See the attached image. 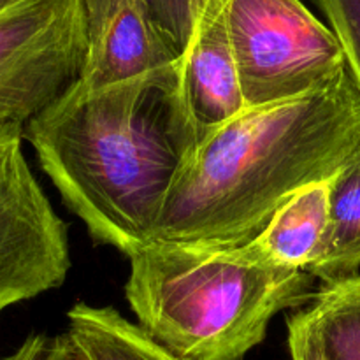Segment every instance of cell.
I'll list each match as a JSON object with an SVG mask.
<instances>
[{
  "label": "cell",
  "mask_w": 360,
  "mask_h": 360,
  "mask_svg": "<svg viewBox=\"0 0 360 360\" xmlns=\"http://www.w3.org/2000/svg\"><path fill=\"white\" fill-rule=\"evenodd\" d=\"M23 134L94 241L127 257L151 243L200 141L179 62L98 90L74 84L25 123Z\"/></svg>",
  "instance_id": "6da1fadb"
},
{
  "label": "cell",
  "mask_w": 360,
  "mask_h": 360,
  "mask_svg": "<svg viewBox=\"0 0 360 360\" xmlns=\"http://www.w3.org/2000/svg\"><path fill=\"white\" fill-rule=\"evenodd\" d=\"M359 148L360 90L347 63L315 90L248 108L200 139L151 241L202 250L248 245L288 199L330 181Z\"/></svg>",
  "instance_id": "7a4b0ae2"
},
{
  "label": "cell",
  "mask_w": 360,
  "mask_h": 360,
  "mask_svg": "<svg viewBox=\"0 0 360 360\" xmlns=\"http://www.w3.org/2000/svg\"><path fill=\"white\" fill-rule=\"evenodd\" d=\"M125 295L139 326L185 360H243L274 316L315 295V278L241 259L236 250L151 241L129 257Z\"/></svg>",
  "instance_id": "3957f363"
},
{
  "label": "cell",
  "mask_w": 360,
  "mask_h": 360,
  "mask_svg": "<svg viewBox=\"0 0 360 360\" xmlns=\"http://www.w3.org/2000/svg\"><path fill=\"white\" fill-rule=\"evenodd\" d=\"M246 108L301 97L336 76L343 46L299 0H225Z\"/></svg>",
  "instance_id": "277c9868"
},
{
  "label": "cell",
  "mask_w": 360,
  "mask_h": 360,
  "mask_svg": "<svg viewBox=\"0 0 360 360\" xmlns=\"http://www.w3.org/2000/svg\"><path fill=\"white\" fill-rule=\"evenodd\" d=\"M84 0H25L0 11V125L55 104L86 62Z\"/></svg>",
  "instance_id": "5b68a950"
},
{
  "label": "cell",
  "mask_w": 360,
  "mask_h": 360,
  "mask_svg": "<svg viewBox=\"0 0 360 360\" xmlns=\"http://www.w3.org/2000/svg\"><path fill=\"white\" fill-rule=\"evenodd\" d=\"M23 125H0V309L60 287L70 269L67 227L23 155Z\"/></svg>",
  "instance_id": "8992f818"
},
{
  "label": "cell",
  "mask_w": 360,
  "mask_h": 360,
  "mask_svg": "<svg viewBox=\"0 0 360 360\" xmlns=\"http://www.w3.org/2000/svg\"><path fill=\"white\" fill-rule=\"evenodd\" d=\"M86 62L76 86L98 90L179 62L148 0H84Z\"/></svg>",
  "instance_id": "52a82bcc"
},
{
  "label": "cell",
  "mask_w": 360,
  "mask_h": 360,
  "mask_svg": "<svg viewBox=\"0 0 360 360\" xmlns=\"http://www.w3.org/2000/svg\"><path fill=\"white\" fill-rule=\"evenodd\" d=\"M179 67L183 97L200 139L248 109L229 39L225 0H210Z\"/></svg>",
  "instance_id": "ba28073f"
},
{
  "label": "cell",
  "mask_w": 360,
  "mask_h": 360,
  "mask_svg": "<svg viewBox=\"0 0 360 360\" xmlns=\"http://www.w3.org/2000/svg\"><path fill=\"white\" fill-rule=\"evenodd\" d=\"M329 231V181L299 190L248 245L234 248L241 259L281 269L306 271L319 262Z\"/></svg>",
  "instance_id": "9c48e42d"
},
{
  "label": "cell",
  "mask_w": 360,
  "mask_h": 360,
  "mask_svg": "<svg viewBox=\"0 0 360 360\" xmlns=\"http://www.w3.org/2000/svg\"><path fill=\"white\" fill-rule=\"evenodd\" d=\"M360 148L329 181V231L319 262L308 273L323 283L359 274Z\"/></svg>",
  "instance_id": "30bf717a"
},
{
  "label": "cell",
  "mask_w": 360,
  "mask_h": 360,
  "mask_svg": "<svg viewBox=\"0 0 360 360\" xmlns=\"http://www.w3.org/2000/svg\"><path fill=\"white\" fill-rule=\"evenodd\" d=\"M69 334L88 360H185L116 309L76 302L67 313Z\"/></svg>",
  "instance_id": "8fae6325"
},
{
  "label": "cell",
  "mask_w": 360,
  "mask_h": 360,
  "mask_svg": "<svg viewBox=\"0 0 360 360\" xmlns=\"http://www.w3.org/2000/svg\"><path fill=\"white\" fill-rule=\"evenodd\" d=\"M308 313L327 360H360V274L323 283Z\"/></svg>",
  "instance_id": "7c38bea8"
},
{
  "label": "cell",
  "mask_w": 360,
  "mask_h": 360,
  "mask_svg": "<svg viewBox=\"0 0 360 360\" xmlns=\"http://www.w3.org/2000/svg\"><path fill=\"white\" fill-rule=\"evenodd\" d=\"M155 23L181 58L192 42L210 0H148Z\"/></svg>",
  "instance_id": "4fadbf2b"
},
{
  "label": "cell",
  "mask_w": 360,
  "mask_h": 360,
  "mask_svg": "<svg viewBox=\"0 0 360 360\" xmlns=\"http://www.w3.org/2000/svg\"><path fill=\"white\" fill-rule=\"evenodd\" d=\"M329 20L360 90V0H315Z\"/></svg>",
  "instance_id": "5bb4252c"
},
{
  "label": "cell",
  "mask_w": 360,
  "mask_h": 360,
  "mask_svg": "<svg viewBox=\"0 0 360 360\" xmlns=\"http://www.w3.org/2000/svg\"><path fill=\"white\" fill-rule=\"evenodd\" d=\"M9 360H88L69 334L46 338L42 334L30 336Z\"/></svg>",
  "instance_id": "9a60e30c"
},
{
  "label": "cell",
  "mask_w": 360,
  "mask_h": 360,
  "mask_svg": "<svg viewBox=\"0 0 360 360\" xmlns=\"http://www.w3.org/2000/svg\"><path fill=\"white\" fill-rule=\"evenodd\" d=\"M287 327L292 360H327L308 309L288 316Z\"/></svg>",
  "instance_id": "2e32d148"
},
{
  "label": "cell",
  "mask_w": 360,
  "mask_h": 360,
  "mask_svg": "<svg viewBox=\"0 0 360 360\" xmlns=\"http://www.w3.org/2000/svg\"><path fill=\"white\" fill-rule=\"evenodd\" d=\"M25 2V0H0V11L4 9H9V7L16 6V4Z\"/></svg>",
  "instance_id": "e0dca14e"
}]
</instances>
